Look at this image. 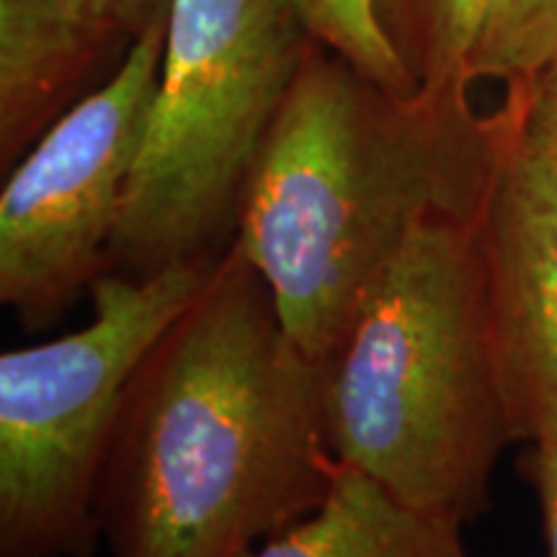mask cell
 <instances>
[{
	"label": "cell",
	"mask_w": 557,
	"mask_h": 557,
	"mask_svg": "<svg viewBox=\"0 0 557 557\" xmlns=\"http://www.w3.org/2000/svg\"><path fill=\"white\" fill-rule=\"evenodd\" d=\"M325 364L230 246L139 364L99 483L111 557H248L329 498Z\"/></svg>",
	"instance_id": "1"
},
{
	"label": "cell",
	"mask_w": 557,
	"mask_h": 557,
	"mask_svg": "<svg viewBox=\"0 0 557 557\" xmlns=\"http://www.w3.org/2000/svg\"><path fill=\"white\" fill-rule=\"evenodd\" d=\"M506 129L500 109L395 96L333 52L305 50L233 240L305 354L331 357L367 292L426 222L480 218Z\"/></svg>",
	"instance_id": "2"
},
{
	"label": "cell",
	"mask_w": 557,
	"mask_h": 557,
	"mask_svg": "<svg viewBox=\"0 0 557 557\" xmlns=\"http://www.w3.org/2000/svg\"><path fill=\"white\" fill-rule=\"evenodd\" d=\"M478 220L426 222L354 312L325 364L333 455L416 511L468 527L511 442Z\"/></svg>",
	"instance_id": "3"
},
{
	"label": "cell",
	"mask_w": 557,
	"mask_h": 557,
	"mask_svg": "<svg viewBox=\"0 0 557 557\" xmlns=\"http://www.w3.org/2000/svg\"><path fill=\"white\" fill-rule=\"evenodd\" d=\"M299 29L289 0H169L114 274L145 278L227 253L248 176L308 50Z\"/></svg>",
	"instance_id": "4"
},
{
	"label": "cell",
	"mask_w": 557,
	"mask_h": 557,
	"mask_svg": "<svg viewBox=\"0 0 557 557\" xmlns=\"http://www.w3.org/2000/svg\"><path fill=\"white\" fill-rule=\"evenodd\" d=\"M214 263L103 274L94 318L0 354V557H94L99 483L139 364Z\"/></svg>",
	"instance_id": "5"
},
{
	"label": "cell",
	"mask_w": 557,
	"mask_h": 557,
	"mask_svg": "<svg viewBox=\"0 0 557 557\" xmlns=\"http://www.w3.org/2000/svg\"><path fill=\"white\" fill-rule=\"evenodd\" d=\"M169 5L137 29L114 75L70 107L0 191V302L45 331L111 271V246L163 60Z\"/></svg>",
	"instance_id": "6"
},
{
	"label": "cell",
	"mask_w": 557,
	"mask_h": 557,
	"mask_svg": "<svg viewBox=\"0 0 557 557\" xmlns=\"http://www.w3.org/2000/svg\"><path fill=\"white\" fill-rule=\"evenodd\" d=\"M506 120L478 220L487 331L511 442H557V163Z\"/></svg>",
	"instance_id": "7"
},
{
	"label": "cell",
	"mask_w": 557,
	"mask_h": 557,
	"mask_svg": "<svg viewBox=\"0 0 557 557\" xmlns=\"http://www.w3.org/2000/svg\"><path fill=\"white\" fill-rule=\"evenodd\" d=\"M248 557H472L465 527L416 511L341 465L315 511L261 542Z\"/></svg>",
	"instance_id": "8"
},
{
	"label": "cell",
	"mask_w": 557,
	"mask_h": 557,
	"mask_svg": "<svg viewBox=\"0 0 557 557\" xmlns=\"http://www.w3.org/2000/svg\"><path fill=\"white\" fill-rule=\"evenodd\" d=\"M94 41L60 0H0V152L16 158L52 122Z\"/></svg>",
	"instance_id": "9"
},
{
	"label": "cell",
	"mask_w": 557,
	"mask_h": 557,
	"mask_svg": "<svg viewBox=\"0 0 557 557\" xmlns=\"http://www.w3.org/2000/svg\"><path fill=\"white\" fill-rule=\"evenodd\" d=\"M403 65L431 99H470V58L491 0H377Z\"/></svg>",
	"instance_id": "10"
},
{
	"label": "cell",
	"mask_w": 557,
	"mask_h": 557,
	"mask_svg": "<svg viewBox=\"0 0 557 557\" xmlns=\"http://www.w3.org/2000/svg\"><path fill=\"white\" fill-rule=\"evenodd\" d=\"M555 50L557 0H491L470 58V83H504V103H519Z\"/></svg>",
	"instance_id": "11"
},
{
	"label": "cell",
	"mask_w": 557,
	"mask_h": 557,
	"mask_svg": "<svg viewBox=\"0 0 557 557\" xmlns=\"http://www.w3.org/2000/svg\"><path fill=\"white\" fill-rule=\"evenodd\" d=\"M289 3L302 32L323 45V50L348 62L389 94H421L382 26L377 0H289Z\"/></svg>",
	"instance_id": "12"
},
{
	"label": "cell",
	"mask_w": 557,
	"mask_h": 557,
	"mask_svg": "<svg viewBox=\"0 0 557 557\" xmlns=\"http://www.w3.org/2000/svg\"><path fill=\"white\" fill-rule=\"evenodd\" d=\"M529 145L557 163V50L519 103H500Z\"/></svg>",
	"instance_id": "13"
},
{
	"label": "cell",
	"mask_w": 557,
	"mask_h": 557,
	"mask_svg": "<svg viewBox=\"0 0 557 557\" xmlns=\"http://www.w3.org/2000/svg\"><path fill=\"white\" fill-rule=\"evenodd\" d=\"M60 5L70 21L96 45L103 34L156 16L163 5H169V0H60Z\"/></svg>",
	"instance_id": "14"
},
{
	"label": "cell",
	"mask_w": 557,
	"mask_h": 557,
	"mask_svg": "<svg viewBox=\"0 0 557 557\" xmlns=\"http://www.w3.org/2000/svg\"><path fill=\"white\" fill-rule=\"evenodd\" d=\"M519 470L540 504L545 557H557V442L524 444Z\"/></svg>",
	"instance_id": "15"
}]
</instances>
